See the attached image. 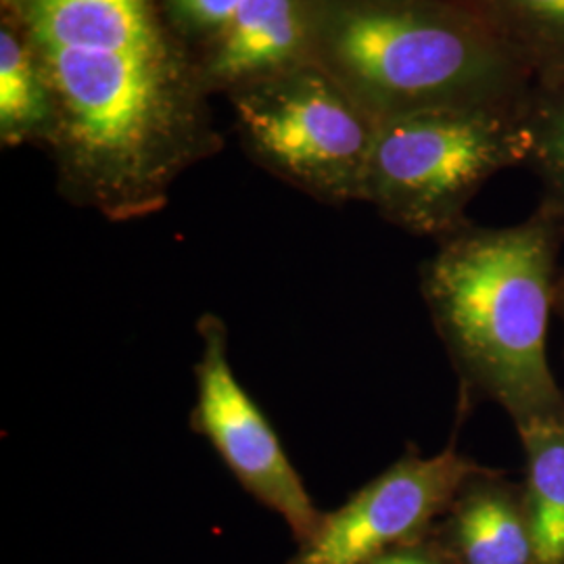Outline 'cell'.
<instances>
[{"mask_svg":"<svg viewBox=\"0 0 564 564\" xmlns=\"http://www.w3.org/2000/svg\"><path fill=\"white\" fill-rule=\"evenodd\" d=\"M53 93L59 193L111 223L162 212L220 149L202 65L163 0H0Z\"/></svg>","mask_w":564,"mask_h":564,"instance_id":"6da1fadb","label":"cell"},{"mask_svg":"<svg viewBox=\"0 0 564 564\" xmlns=\"http://www.w3.org/2000/svg\"><path fill=\"white\" fill-rule=\"evenodd\" d=\"M563 241V223L540 203L512 226L464 224L423 263L421 295L458 377V423L489 402L517 435L564 424L547 360Z\"/></svg>","mask_w":564,"mask_h":564,"instance_id":"7a4b0ae2","label":"cell"},{"mask_svg":"<svg viewBox=\"0 0 564 564\" xmlns=\"http://www.w3.org/2000/svg\"><path fill=\"white\" fill-rule=\"evenodd\" d=\"M307 57L375 120L523 107L533 80L460 0H312Z\"/></svg>","mask_w":564,"mask_h":564,"instance_id":"3957f363","label":"cell"},{"mask_svg":"<svg viewBox=\"0 0 564 564\" xmlns=\"http://www.w3.org/2000/svg\"><path fill=\"white\" fill-rule=\"evenodd\" d=\"M524 107H456L377 121L362 202L437 241L460 230L487 181L527 162Z\"/></svg>","mask_w":564,"mask_h":564,"instance_id":"277c9868","label":"cell"},{"mask_svg":"<svg viewBox=\"0 0 564 564\" xmlns=\"http://www.w3.org/2000/svg\"><path fill=\"white\" fill-rule=\"evenodd\" d=\"M247 155L328 203L362 202L377 120L314 61L228 90Z\"/></svg>","mask_w":564,"mask_h":564,"instance_id":"5b68a950","label":"cell"},{"mask_svg":"<svg viewBox=\"0 0 564 564\" xmlns=\"http://www.w3.org/2000/svg\"><path fill=\"white\" fill-rule=\"evenodd\" d=\"M202 356L195 364L197 395L191 429L202 435L247 494L289 524L295 540H310L323 521L279 433L239 383L228 356V328L207 312L197 321Z\"/></svg>","mask_w":564,"mask_h":564,"instance_id":"8992f818","label":"cell"},{"mask_svg":"<svg viewBox=\"0 0 564 564\" xmlns=\"http://www.w3.org/2000/svg\"><path fill=\"white\" fill-rule=\"evenodd\" d=\"M479 466L456 449V440L433 456L408 445L341 508L323 514L289 564H368L389 550L423 542Z\"/></svg>","mask_w":564,"mask_h":564,"instance_id":"52a82bcc","label":"cell"},{"mask_svg":"<svg viewBox=\"0 0 564 564\" xmlns=\"http://www.w3.org/2000/svg\"><path fill=\"white\" fill-rule=\"evenodd\" d=\"M433 540L452 564H533L523 484L481 464L454 496Z\"/></svg>","mask_w":564,"mask_h":564,"instance_id":"ba28073f","label":"cell"},{"mask_svg":"<svg viewBox=\"0 0 564 564\" xmlns=\"http://www.w3.org/2000/svg\"><path fill=\"white\" fill-rule=\"evenodd\" d=\"M312 0H245L239 13L202 59L207 88L245 82L307 61Z\"/></svg>","mask_w":564,"mask_h":564,"instance_id":"9c48e42d","label":"cell"},{"mask_svg":"<svg viewBox=\"0 0 564 564\" xmlns=\"http://www.w3.org/2000/svg\"><path fill=\"white\" fill-rule=\"evenodd\" d=\"M505 42L533 86H564V0H460Z\"/></svg>","mask_w":564,"mask_h":564,"instance_id":"30bf717a","label":"cell"},{"mask_svg":"<svg viewBox=\"0 0 564 564\" xmlns=\"http://www.w3.org/2000/svg\"><path fill=\"white\" fill-rule=\"evenodd\" d=\"M57 128L53 93L18 30L0 20V141L48 147Z\"/></svg>","mask_w":564,"mask_h":564,"instance_id":"8fae6325","label":"cell"},{"mask_svg":"<svg viewBox=\"0 0 564 564\" xmlns=\"http://www.w3.org/2000/svg\"><path fill=\"white\" fill-rule=\"evenodd\" d=\"M533 564H564V424L519 435Z\"/></svg>","mask_w":564,"mask_h":564,"instance_id":"7c38bea8","label":"cell"},{"mask_svg":"<svg viewBox=\"0 0 564 564\" xmlns=\"http://www.w3.org/2000/svg\"><path fill=\"white\" fill-rule=\"evenodd\" d=\"M524 128L529 139L524 163L542 184L540 203L564 226V86H533L524 107Z\"/></svg>","mask_w":564,"mask_h":564,"instance_id":"4fadbf2b","label":"cell"},{"mask_svg":"<svg viewBox=\"0 0 564 564\" xmlns=\"http://www.w3.org/2000/svg\"><path fill=\"white\" fill-rule=\"evenodd\" d=\"M170 21L197 61L223 39L245 0H163Z\"/></svg>","mask_w":564,"mask_h":564,"instance_id":"5bb4252c","label":"cell"},{"mask_svg":"<svg viewBox=\"0 0 564 564\" xmlns=\"http://www.w3.org/2000/svg\"><path fill=\"white\" fill-rule=\"evenodd\" d=\"M556 318L563 323L564 333V270L558 279V295H556Z\"/></svg>","mask_w":564,"mask_h":564,"instance_id":"9a60e30c","label":"cell"}]
</instances>
